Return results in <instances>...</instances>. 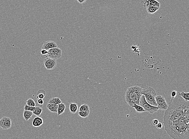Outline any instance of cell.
Returning a JSON list of instances; mask_svg holds the SVG:
<instances>
[{"label":"cell","mask_w":189,"mask_h":139,"mask_svg":"<svg viewBox=\"0 0 189 139\" xmlns=\"http://www.w3.org/2000/svg\"><path fill=\"white\" fill-rule=\"evenodd\" d=\"M189 101H186L178 95L171 98L163 117L164 124L180 119H189Z\"/></svg>","instance_id":"6da1fadb"},{"label":"cell","mask_w":189,"mask_h":139,"mask_svg":"<svg viewBox=\"0 0 189 139\" xmlns=\"http://www.w3.org/2000/svg\"><path fill=\"white\" fill-rule=\"evenodd\" d=\"M189 119H180L164 124L168 134L173 139H189Z\"/></svg>","instance_id":"7a4b0ae2"},{"label":"cell","mask_w":189,"mask_h":139,"mask_svg":"<svg viewBox=\"0 0 189 139\" xmlns=\"http://www.w3.org/2000/svg\"><path fill=\"white\" fill-rule=\"evenodd\" d=\"M142 89L137 86L128 88L125 94V99L127 103L131 107L134 104L140 105V100L142 96Z\"/></svg>","instance_id":"3957f363"},{"label":"cell","mask_w":189,"mask_h":139,"mask_svg":"<svg viewBox=\"0 0 189 139\" xmlns=\"http://www.w3.org/2000/svg\"><path fill=\"white\" fill-rule=\"evenodd\" d=\"M140 105L142 107L146 112H148L150 114H153L158 110V107L151 105L148 103L143 95H142L140 100Z\"/></svg>","instance_id":"277c9868"},{"label":"cell","mask_w":189,"mask_h":139,"mask_svg":"<svg viewBox=\"0 0 189 139\" xmlns=\"http://www.w3.org/2000/svg\"><path fill=\"white\" fill-rule=\"evenodd\" d=\"M48 52H49L48 58L51 59L56 60L60 58L62 56V50L58 48H51L48 50Z\"/></svg>","instance_id":"5b68a950"},{"label":"cell","mask_w":189,"mask_h":139,"mask_svg":"<svg viewBox=\"0 0 189 139\" xmlns=\"http://www.w3.org/2000/svg\"><path fill=\"white\" fill-rule=\"evenodd\" d=\"M11 120L9 117H3L0 119V127L3 130H8L11 128Z\"/></svg>","instance_id":"8992f818"},{"label":"cell","mask_w":189,"mask_h":139,"mask_svg":"<svg viewBox=\"0 0 189 139\" xmlns=\"http://www.w3.org/2000/svg\"><path fill=\"white\" fill-rule=\"evenodd\" d=\"M44 64L45 67L47 70L54 69L56 66V60L50 58H47L44 59Z\"/></svg>","instance_id":"52a82bcc"},{"label":"cell","mask_w":189,"mask_h":139,"mask_svg":"<svg viewBox=\"0 0 189 139\" xmlns=\"http://www.w3.org/2000/svg\"><path fill=\"white\" fill-rule=\"evenodd\" d=\"M142 95H143L145 97V99L147 98L150 96H157V92L153 88L150 86H148L142 89L141 92Z\"/></svg>","instance_id":"ba28073f"},{"label":"cell","mask_w":189,"mask_h":139,"mask_svg":"<svg viewBox=\"0 0 189 139\" xmlns=\"http://www.w3.org/2000/svg\"><path fill=\"white\" fill-rule=\"evenodd\" d=\"M58 48L57 45L55 42L52 41H46L42 46V49H44L48 50L53 48Z\"/></svg>","instance_id":"9c48e42d"},{"label":"cell","mask_w":189,"mask_h":139,"mask_svg":"<svg viewBox=\"0 0 189 139\" xmlns=\"http://www.w3.org/2000/svg\"><path fill=\"white\" fill-rule=\"evenodd\" d=\"M43 124V119L39 116L35 117L33 120L32 124L35 127H39L42 125Z\"/></svg>","instance_id":"30bf717a"},{"label":"cell","mask_w":189,"mask_h":139,"mask_svg":"<svg viewBox=\"0 0 189 139\" xmlns=\"http://www.w3.org/2000/svg\"><path fill=\"white\" fill-rule=\"evenodd\" d=\"M58 104H54L52 103H48L47 105V107L48 110L52 113H57Z\"/></svg>","instance_id":"8fae6325"},{"label":"cell","mask_w":189,"mask_h":139,"mask_svg":"<svg viewBox=\"0 0 189 139\" xmlns=\"http://www.w3.org/2000/svg\"><path fill=\"white\" fill-rule=\"evenodd\" d=\"M33 113L32 111H29L24 110L23 112V117L26 121H28L31 118Z\"/></svg>","instance_id":"7c38bea8"},{"label":"cell","mask_w":189,"mask_h":139,"mask_svg":"<svg viewBox=\"0 0 189 139\" xmlns=\"http://www.w3.org/2000/svg\"><path fill=\"white\" fill-rule=\"evenodd\" d=\"M65 104L64 103H61L58 104V107L57 109L58 115H60L62 114L65 112Z\"/></svg>","instance_id":"4fadbf2b"},{"label":"cell","mask_w":189,"mask_h":139,"mask_svg":"<svg viewBox=\"0 0 189 139\" xmlns=\"http://www.w3.org/2000/svg\"><path fill=\"white\" fill-rule=\"evenodd\" d=\"M78 110V105L77 103H70V111L72 114L76 113Z\"/></svg>","instance_id":"5bb4252c"},{"label":"cell","mask_w":189,"mask_h":139,"mask_svg":"<svg viewBox=\"0 0 189 139\" xmlns=\"http://www.w3.org/2000/svg\"><path fill=\"white\" fill-rule=\"evenodd\" d=\"M48 54L49 52H48V50L42 49L39 53V56L40 59H45L46 58H48Z\"/></svg>","instance_id":"9a60e30c"},{"label":"cell","mask_w":189,"mask_h":139,"mask_svg":"<svg viewBox=\"0 0 189 139\" xmlns=\"http://www.w3.org/2000/svg\"><path fill=\"white\" fill-rule=\"evenodd\" d=\"M155 98L157 105L160 104V103L166 102L164 97L161 95H157L155 96Z\"/></svg>","instance_id":"2e32d148"},{"label":"cell","mask_w":189,"mask_h":139,"mask_svg":"<svg viewBox=\"0 0 189 139\" xmlns=\"http://www.w3.org/2000/svg\"><path fill=\"white\" fill-rule=\"evenodd\" d=\"M178 95L180 97H181L184 100L186 101H189V93L187 92L185 93L183 91H181V92H179Z\"/></svg>","instance_id":"e0dca14e"},{"label":"cell","mask_w":189,"mask_h":139,"mask_svg":"<svg viewBox=\"0 0 189 139\" xmlns=\"http://www.w3.org/2000/svg\"><path fill=\"white\" fill-rule=\"evenodd\" d=\"M42 112V107L38 106L35 107V109L32 111L33 113L36 116H39Z\"/></svg>","instance_id":"ac0fdd59"},{"label":"cell","mask_w":189,"mask_h":139,"mask_svg":"<svg viewBox=\"0 0 189 139\" xmlns=\"http://www.w3.org/2000/svg\"><path fill=\"white\" fill-rule=\"evenodd\" d=\"M46 92L43 89H39L38 91L37 95V96H36V98H40V99H43L44 98L45 96Z\"/></svg>","instance_id":"d6986e66"},{"label":"cell","mask_w":189,"mask_h":139,"mask_svg":"<svg viewBox=\"0 0 189 139\" xmlns=\"http://www.w3.org/2000/svg\"><path fill=\"white\" fill-rule=\"evenodd\" d=\"M160 7H152L150 6L149 7L147 8V11L148 13L150 14H152L153 13H155L157 12L158 10L159 9Z\"/></svg>","instance_id":"ffe728a7"},{"label":"cell","mask_w":189,"mask_h":139,"mask_svg":"<svg viewBox=\"0 0 189 139\" xmlns=\"http://www.w3.org/2000/svg\"><path fill=\"white\" fill-rule=\"evenodd\" d=\"M61 103H62V101L59 98H56V97H54L50 99L48 102V103H52L56 104H59Z\"/></svg>","instance_id":"44dd1931"},{"label":"cell","mask_w":189,"mask_h":139,"mask_svg":"<svg viewBox=\"0 0 189 139\" xmlns=\"http://www.w3.org/2000/svg\"><path fill=\"white\" fill-rule=\"evenodd\" d=\"M132 107L134 108L136 111L138 113H141L146 112L145 110L144 109V108L140 105L134 104L132 106Z\"/></svg>","instance_id":"7402d4cb"},{"label":"cell","mask_w":189,"mask_h":139,"mask_svg":"<svg viewBox=\"0 0 189 139\" xmlns=\"http://www.w3.org/2000/svg\"><path fill=\"white\" fill-rule=\"evenodd\" d=\"M169 105H168L167 102H165L163 103H160V104H158L157 105L158 109H160L161 110L166 111L168 108Z\"/></svg>","instance_id":"603a6c76"},{"label":"cell","mask_w":189,"mask_h":139,"mask_svg":"<svg viewBox=\"0 0 189 139\" xmlns=\"http://www.w3.org/2000/svg\"><path fill=\"white\" fill-rule=\"evenodd\" d=\"M79 111H85L90 112V108L88 105L86 104H84L81 105L79 108Z\"/></svg>","instance_id":"cb8c5ba5"},{"label":"cell","mask_w":189,"mask_h":139,"mask_svg":"<svg viewBox=\"0 0 189 139\" xmlns=\"http://www.w3.org/2000/svg\"><path fill=\"white\" fill-rule=\"evenodd\" d=\"M90 112L85 111H79L78 114L81 118H85L88 116L90 114Z\"/></svg>","instance_id":"d4e9b609"},{"label":"cell","mask_w":189,"mask_h":139,"mask_svg":"<svg viewBox=\"0 0 189 139\" xmlns=\"http://www.w3.org/2000/svg\"><path fill=\"white\" fill-rule=\"evenodd\" d=\"M149 7L152 6L155 7H160V3L156 0H149Z\"/></svg>","instance_id":"484cf974"},{"label":"cell","mask_w":189,"mask_h":139,"mask_svg":"<svg viewBox=\"0 0 189 139\" xmlns=\"http://www.w3.org/2000/svg\"><path fill=\"white\" fill-rule=\"evenodd\" d=\"M26 104L31 107H36V103L35 101L32 98H30L27 100L26 102Z\"/></svg>","instance_id":"4316f807"},{"label":"cell","mask_w":189,"mask_h":139,"mask_svg":"<svg viewBox=\"0 0 189 139\" xmlns=\"http://www.w3.org/2000/svg\"><path fill=\"white\" fill-rule=\"evenodd\" d=\"M35 107H31V106H30L26 104H25L24 106V110L29 111H33L34 110V109H35Z\"/></svg>","instance_id":"83f0119b"},{"label":"cell","mask_w":189,"mask_h":139,"mask_svg":"<svg viewBox=\"0 0 189 139\" xmlns=\"http://www.w3.org/2000/svg\"><path fill=\"white\" fill-rule=\"evenodd\" d=\"M142 2L143 3L144 7L145 8H148L149 7V4H150V1L149 0H144L142 1Z\"/></svg>","instance_id":"f1b7e54d"},{"label":"cell","mask_w":189,"mask_h":139,"mask_svg":"<svg viewBox=\"0 0 189 139\" xmlns=\"http://www.w3.org/2000/svg\"><path fill=\"white\" fill-rule=\"evenodd\" d=\"M36 101L37 102L38 104V106L42 107V106H43V104H44V100H43V99L38 98V99Z\"/></svg>","instance_id":"f546056e"},{"label":"cell","mask_w":189,"mask_h":139,"mask_svg":"<svg viewBox=\"0 0 189 139\" xmlns=\"http://www.w3.org/2000/svg\"><path fill=\"white\" fill-rule=\"evenodd\" d=\"M177 91H175V90L173 91L171 93V98H175V97L177 96Z\"/></svg>","instance_id":"4dcf8cb0"},{"label":"cell","mask_w":189,"mask_h":139,"mask_svg":"<svg viewBox=\"0 0 189 139\" xmlns=\"http://www.w3.org/2000/svg\"><path fill=\"white\" fill-rule=\"evenodd\" d=\"M156 127L158 129H161L163 127V124L161 123H158V124L157 125H156Z\"/></svg>","instance_id":"1f68e13d"},{"label":"cell","mask_w":189,"mask_h":139,"mask_svg":"<svg viewBox=\"0 0 189 139\" xmlns=\"http://www.w3.org/2000/svg\"><path fill=\"white\" fill-rule=\"evenodd\" d=\"M158 122H159L158 120V119H154L152 121V124L154 125H156L158 124Z\"/></svg>","instance_id":"d6a6232c"},{"label":"cell","mask_w":189,"mask_h":139,"mask_svg":"<svg viewBox=\"0 0 189 139\" xmlns=\"http://www.w3.org/2000/svg\"><path fill=\"white\" fill-rule=\"evenodd\" d=\"M76 0L80 4H82L84 2H86L87 0Z\"/></svg>","instance_id":"836d02e7"}]
</instances>
